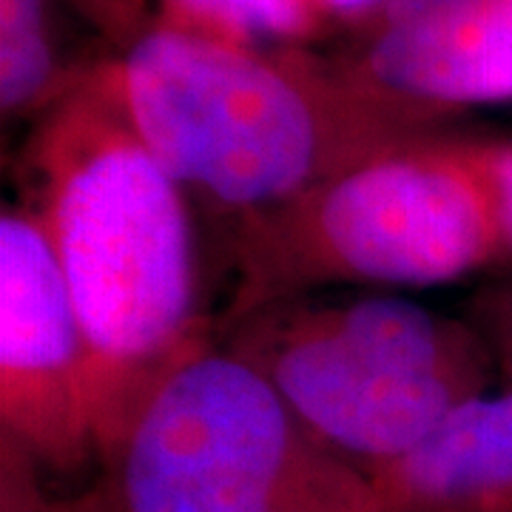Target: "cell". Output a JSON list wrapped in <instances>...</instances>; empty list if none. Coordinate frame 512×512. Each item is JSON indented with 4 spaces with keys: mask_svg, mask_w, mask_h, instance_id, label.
<instances>
[{
    "mask_svg": "<svg viewBox=\"0 0 512 512\" xmlns=\"http://www.w3.org/2000/svg\"><path fill=\"white\" fill-rule=\"evenodd\" d=\"M23 202L57 259L92 356L106 464L157 387L214 348L185 188L128 114L114 60L77 72L20 154Z\"/></svg>",
    "mask_w": 512,
    "mask_h": 512,
    "instance_id": "obj_1",
    "label": "cell"
},
{
    "mask_svg": "<svg viewBox=\"0 0 512 512\" xmlns=\"http://www.w3.org/2000/svg\"><path fill=\"white\" fill-rule=\"evenodd\" d=\"M114 69L165 171L234 217L441 134L444 123L302 46H239L151 23Z\"/></svg>",
    "mask_w": 512,
    "mask_h": 512,
    "instance_id": "obj_2",
    "label": "cell"
},
{
    "mask_svg": "<svg viewBox=\"0 0 512 512\" xmlns=\"http://www.w3.org/2000/svg\"><path fill=\"white\" fill-rule=\"evenodd\" d=\"M510 262L484 143L433 134L234 217L225 330L333 285L430 288Z\"/></svg>",
    "mask_w": 512,
    "mask_h": 512,
    "instance_id": "obj_3",
    "label": "cell"
},
{
    "mask_svg": "<svg viewBox=\"0 0 512 512\" xmlns=\"http://www.w3.org/2000/svg\"><path fill=\"white\" fill-rule=\"evenodd\" d=\"M265 376L319 439L367 473L413 453L490 393L481 330L407 296H296L228 328L222 345Z\"/></svg>",
    "mask_w": 512,
    "mask_h": 512,
    "instance_id": "obj_4",
    "label": "cell"
},
{
    "mask_svg": "<svg viewBox=\"0 0 512 512\" xmlns=\"http://www.w3.org/2000/svg\"><path fill=\"white\" fill-rule=\"evenodd\" d=\"M103 467L123 512H367L373 501L370 473L217 345L157 387Z\"/></svg>",
    "mask_w": 512,
    "mask_h": 512,
    "instance_id": "obj_5",
    "label": "cell"
},
{
    "mask_svg": "<svg viewBox=\"0 0 512 512\" xmlns=\"http://www.w3.org/2000/svg\"><path fill=\"white\" fill-rule=\"evenodd\" d=\"M0 441L46 473L100 458L89 342L49 239L20 202L0 214Z\"/></svg>",
    "mask_w": 512,
    "mask_h": 512,
    "instance_id": "obj_6",
    "label": "cell"
},
{
    "mask_svg": "<svg viewBox=\"0 0 512 512\" xmlns=\"http://www.w3.org/2000/svg\"><path fill=\"white\" fill-rule=\"evenodd\" d=\"M342 63L370 89L447 120L512 103V0H384Z\"/></svg>",
    "mask_w": 512,
    "mask_h": 512,
    "instance_id": "obj_7",
    "label": "cell"
},
{
    "mask_svg": "<svg viewBox=\"0 0 512 512\" xmlns=\"http://www.w3.org/2000/svg\"><path fill=\"white\" fill-rule=\"evenodd\" d=\"M370 478L373 498L396 512H512V390L458 407Z\"/></svg>",
    "mask_w": 512,
    "mask_h": 512,
    "instance_id": "obj_8",
    "label": "cell"
},
{
    "mask_svg": "<svg viewBox=\"0 0 512 512\" xmlns=\"http://www.w3.org/2000/svg\"><path fill=\"white\" fill-rule=\"evenodd\" d=\"M154 23L239 46H299L328 20L311 0H157Z\"/></svg>",
    "mask_w": 512,
    "mask_h": 512,
    "instance_id": "obj_9",
    "label": "cell"
},
{
    "mask_svg": "<svg viewBox=\"0 0 512 512\" xmlns=\"http://www.w3.org/2000/svg\"><path fill=\"white\" fill-rule=\"evenodd\" d=\"M49 32L46 0H0V109L3 117H40L72 86Z\"/></svg>",
    "mask_w": 512,
    "mask_h": 512,
    "instance_id": "obj_10",
    "label": "cell"
},
{
    "mask_svg": "<svg viewBox=\"0 0 512 512\" xmlns=\"http://www.w3.org/2000/svg\"><path fill=\"white\" fill-rule=\"evenodd\" d=\"M0 512H123L109 476L77 495H52L32 458L0 441Z\"/></svg>",
    "mask_w": 512,
    "mask_h": 512,
    "instance_id": "obj_11",
    "label": "cell"
},
{
    "mask_svg": "<svg viewBox=\"0 0 512 512\" xmlns=\"http://www.w3.org/2000/svg\"><path fill=\"white\" fill-rule=\"evenodd\" d=\"M74 3L111 43L123 46V52L134 40L146 35L154 23L148 0H74Z\"/></svg>",
    "mask_w": 512,
    "mask_h": 512,
    "instance_id": "obj_12",
    "label": "cell"
},
{
    "mask_svg": "<svg viewBox=\"0 0 512 512\" xmlns=\"http://www.w3.org/2000/svg\"><path fill=\"white\" fill-rule=\"evenodd\" d=\"M473 325L493 350L495 367L512 379V282L484 291L473 308Z\"/></svg>",
    "mask_w": 512,
    "mask_h": 512,
    "instance_id": "obj_13",
    "label": "cell"
},
{
    "mask_svg": "<svg viewBox=\"0 0 512 512\" xmlns=\"http://www.w3.org/2000/svg\"><path fill=\"white\" fill-rule=\"evenodd\" d=\"M484 154H487V165L493 171L512 262V143H484Z\"/></svg>",
    "mask_w": 512,
    "mask_h": 512,
    "instance_id": "obj_14",
    "label": "cell"
},
{
    "mask_svg": "<svg viewBox=\"0 0 512 512\" xmlns=\"http://www.w3.org/2000/svg\"><path fill=\"white\" fill-rule=\"evenodd\" d=\"M325 20L330 18H365L367 12L379 9L384 0H311Z\"/></svg>",
    "mask_w": 512,
    "mask_h": 512,
    "instance_id": "obj_15",
    "label": "cell"
},
{
    "mask_svg": "<svg viewBox=\"0 0 512 512\" xmlns=\"http://www.w3.org/2000/svg\"><path fill=\"white\" fill-rule=\"evenodd\" d=\"M367 512H396V510H390V507H384V504H379L376 498L370 501V507H367Z\"/></svg>",
    "mask_w": 512,
    "mask_h": 512,
    "instance_id": "obj_16",
    "label": "cell"
}]
</instances>
